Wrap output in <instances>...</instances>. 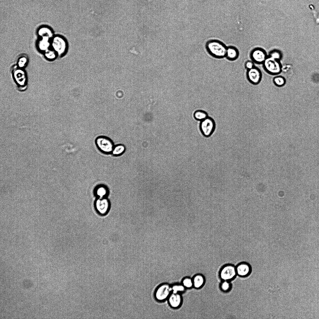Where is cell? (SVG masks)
<instances>
[{"label": "cell", "instance_id": "cell-1", "mask_svg": "<svg viewBox=\"0 0 319 319\" xmlns=\"http://www.w3.org/2000/svg\"><path fill=\"white\" fill-rule=\"evenodd\" d=\"M227 47L221 41L217 40H211L206 44V49L208 53L213 57L221 59L226 57Z\"/></svg>", "mask_w": 319, "mask_h": 319}, {"label": "cell", "instance_id": "cell-2", "mask_svg": "<svg viewBox=\"0 0 319 319\" xmlns=\"http://www.w3.org/2000/svg\"><path fill=\"white\" fill-rule=\"evenodd\" d=\"M69 47L67 40L62 36L54 35L51 39V47L56 52L58 56H64L68 51Z\"/></svg>", "mask_w": 319, "mask_h": 319}, {"label": "cell", "instance_id": "cell-3", "mask_svg": "<svg viewBox=\"0 0 319 319\" xmlns=\"http://www.w3.org/2000/svg\"><path fill=\"white\" fill-rule=\"evenodd\" d=\"M95 143L98 149L106 154L111 153L114 146L110 138L103 136L97 137L95 140Z\"/></svg>", "mask_w": 319, "mask_h": 319}, {"label": "cell", "instance_id": "cell-4", "mask_svg": "<svg viewBox=\"0 0 319 319\" xmlns=\"http://www.w3.org/2000/svg\"><path fill=\"white\" fill-rule=\"evenodd\" d=\"M216 127V124L214 119L208 117L200 121L199 129L202 135L205 137H208L212 134Z\"/></svg>", "mask_w": 319, "mask_h": 319}, {"label": "cell", "instance_id": "cell-5", "mask_svg": "<svg viewBox=\"0 0 319 319\" xmlns=\"http://www.w3.org/2000/svg\"><path fill=\"white\" fill-rule=\"evenodd\" d=\"M264 65L265 69L270 74H277L281 71V66L278 60L271 57L266 58Z\"/></svg>", "mask_w": 319, "mask_h": 319}, {"label": "cell", "instance_id": "cell-6", "mask_svg": "<svg viewBox=\"0 0 319 319\" xmlns=\"http://www.w3.org/2000/svg\"><path fill=\"white\" fill-rule=\"evenodd\" d=\"M219 274L223 280L229 281L234 279L237 274L236 268L231 264L225 265L221 269Z\"/></svg>", "mask_w": 319, "mask_h": 319}, {"label": "cell", "instance_id": "cell-7", "mask_svg": "<svg viewBox=\"0 0 319 319\" xmlns=\"http://www.w3.org/2000/svg\"><path fill=\"white\" fill-rule=\"evenodd\" d=\"M95 206L96 210L99 214L105 215L109 211L110 202L106 198H98L95 202Z\"/></svg>", "mask_w": 319, "mask_h": 319}, {"label": "cell", "instance_id": "cell-8", "mask_svg": "<svg viewBox=\"0 0 319 319\" xmlns=\"http://www.w3.org/2000/svg\"><path fill=\"white\" fill-rule=\"evenodd\" d=\"M246 76L248 80L253 84H258L261 81L262 74L260 70L254 67L247 70Z\"/></svg>", "mask_w": 319, "mask_h": 319}, {"label": "cell", "instance_id": "cell-9", "mask_svg": "<svg viewBox=\"0 0 319 319\" xmlns=\"http://www.w3.org/2000/svg\"><path fill=\"white\" fill-rule=\"evenodd\" d=\"M171 291L172 288L169 285L163 284L158 288L156 291L155 297L159 300H163L168 297Z\"/></svg>", "mask_w": 319, "mask_h": 319}, {"label": "cell", "instance_id": "cell-10", "mask_svg": "<svg viewBox=\"0 0 319 319\" xmlns=\"http://www.w3.org/2000/svg\"><path fill=\"white\" fill-rule=\"evenodd\" d=\"M250 56L254 62L259 64L264 63L266 59L265 52L259 48L253 50L250 53Z\"/></svg>", "mask_w": 319, "mask_h": 319}, {"label": "cell", "instance_id": "cell-11", "mask_svg": "<svg viewBox=\"0 0 319 319\" xmlns=\"http://www.w3.org/2000/svg\"><path fill=\"white\" fill-rule=\"evenodd\" d=\"M37 34L39 38L46 37L50 39L54 36L52 29L45 25L40 26L37 30Z\"/></svg>", "mask_w": 319, "mask_h": 319}, {"label": "cell", "instance_id": "cell-12", "mask_svg": "<svg viewBox=\"0 0 319 319\" xmlns=\"http://www.w3.org/2000/svg\"><path fill=\"white\" fill-rule=\"evenodd\" d=\"M237 274L241 277L248 275L251 271V268L249 264L242 263L236 267Z\"/></svg>", "mask_w": 319, "mask_h": 319}, {"label": "cell", "instance_id": "cell-13", "mask_svg": "<svg viewBox=\"0 0 319 319\" xmlns=\"http://www.w3.org/2000/svg\"><path fill=\"white\" fill-rule=\"evenodd\" d=\"M36 46L38 50L43 53L51 47V39L46 37L39 38Z\"/></svg>", "mask_w": 319, "mask_h": 319}, {"label": "cell", "instance_id": "cell-14", "mask_svg": "<svg viewBox=\"0 0 319 319\" xmlns=\"http://www.w3.org/2000/svg\"><path fill=\"white\" fill-rule=\"evenodd\" d=\"M239 55L238 50L233 46L227 47L226 57L229 60L234 61L237 59Z\"/></svg>", "mask_w": 319, "mask_h": 319}, {"label": "cell", "instance_id": "cell-15", "mask_svg": "<svg viewBox=\"0 0 319 319\" xmlns=\"http://www.w3.org/2000/svg\"><path fill=\"white\" fill-rule=\"evenodd\" d=\"M94 193L98 198H106L108 194L109 191L107 187L104 185H99L94 189Z\"/></svg>", "mask_w": 319, "mask_h": 319}, {"label": "cell", "instance_id": "cell-16", "mask_svg": "<svg viewBox=\"0 0 319 319\" xmlns=\"http://www.w3.org/2000/svg\"><path fill=\"white\" fill-rule=\"evenodd\" d=\"M169 301L172 307H176L180 305L181 302V298L179 294L177 293H173L169 297Z\"/></svg>", "mask_w": 319, "mask_h": 319}, {"label": "cell", "instance_id": "cell-17", "mask_svg": "<svg viewBox=\"0 0 319 319\" xmlns=\"http://www.w3.org/2000/svg\"><path fill=\"white\" fill-rule=\"evenodd\" d=\"M21 69V68L18 67V68L15 69V71L16 72H14V75L15 81L17 83L19 84H20L21 85L23 83L22 81L25 83L26 79L24 72H23V71Z\"/></svg>", "mask_w": 319, "mask_h": 319}, {"label": "cell", "instance_id": "cell-18", "mask_svg": "<svg viewBox=\"0 0 319 319\" xmlns=\"http://www.w3.org/2000/svg\"><path fill=\"white\" fill-rule=\"evenodd\" d=\"M193 281V286L195 288H198L203 286L205 282V279L202 275L198 274L194 277Z\"/></svg>", "mask_w": 319, "mask_h": 319}, {"label": "cell", "instance_id": "cell-19", "mask_svg": "<svg viewBox=\"0 0 319 319\" xmlns=\"http://www.w3.org/2000/svg\"><path fill=\"white\" fill-rule=\"evenodd\" d=\"M43 53L45 59L48 60H54L58 56L56 52L51 47Z\"/></svg>", "mask_w": 319, "mask_h": 319}, {"label": "cell", "instance_id": "cell-20", "mask_svg": "<svg viewBox=\"0 0 319 319\" xmlns=\"http://www.w3.org/2000/svg\"><path fill=\"white\" fill-rule=\"evenodd\" d=\"M125 146L122 144H118L114 146L112 154L115 156H118L121 155L125 151Z\"/></svg>", "mask_w": 319, "mask_h": 319}, {"label": "cell", "instance_id": "cell-21", "mask_svg": "<svg viewBox=\"0 0 319 319\" xmlns=\"http://www.w3.org/2000/svg\"><path fill=\"white\" fill-rule=\"evenodd\" d=\"M208 117L207 113L202 110H197L193 113V117L194 119L200 121L204 120Z\"/></svg>", "mask_w": 319, "mask_h": 319}, {"label": "cell", "instance_id": "cell-22", "mask_svg": "<svg viewBox=\"0 0 319 319\" xmlns=\"http://www.w3.org/2000/svg\"><path fill=\"white\" fill-rule=\"evenodd\" d=\"M28 60L27 56L25 55L21 56L17 60V66L21 68L24 67L27 63Z\"/></svg>", "mask_w": 319, "mask_h": 319}, {"label": "cell", "instance_id": "cell-23", "mask_svg": "<svg viewBox=\"0 0 319 319\" xmlns=\"http://www.w3.org/2000/svg\"><path fill=\"white\" fill-rule=\"evenodd\" d=\"M273 81L276 85L279 87L283 86L285 83V79L281 76H278L274 77Z\"/></svg>", "mask_w": 319, "mask_h": 319}, {"label": "cell", "instance_id": "cell-24", "mask_svg": "<svg viewBox=\"0 0 319 319\" xmlns=\"http://www.w3.org/2000/svg\"><path fill=\"white\" fill-rule=\"evenodd\" d=\"M231 288V284L228 281L223 280L220 284V288L223 292L229 291Z\"/></svg>", "mask_w": 319, "mask_h": 319}, {"label": "cell", "instance_id": "cell-25", "mask_svg": "<svg viewBox=\"0 0 319 319\" xmlns=\"http://www.w3.org/2000/svg\"><path fill=\"white\" fill-rule=\"evenodd\" d=\"M171 288L173 293H176L178 292H182L184 290V287L180 285H174Z\"/></svg>", "mask_w": 319, "mask_h": 319}, {"label": "cell", "instance_id": "cell-26", "mask_svg": "<svg viewBox=\"0 0 319 319\" xmlns=\"http://www.w3.org/2000/svg\"><path fill=\"white\" fill-rule=\"evenodd\" d=\"M183 283L184 287L188 288H190L193 285V280L189 278H186L184 279Z\"/></svg>", "mask_w": 319, "mask_h": 319}, {"label": "cell", "instance_id": "cell-27", "mask_svg": "<svg viewBox=\"0 0 319 319\" xmlns=\"http://www.w3.org/2000/svg\"><path fill=\"white\" fill-rule=\"evenodd\" d=\"M245 67L247 70H248L254 67V65L252 61L248 60L246 61L245 63Z\"/></svg>", "mask_w": 319, "mask_h": 319}, {"label": "cell", "instance_id": "cell-28", "mask_svg": "<svg viewBox=\"0 0 319 319\" xmlns=\"http://www.w3.org/2000/svg\"><path fill=\"white\" fill-rule=\"evenodd\" d=\"M270 57L276 60H278L280 58V55L279 52L277 51H274L272 52L271 54Z\"/></svg>", "mask_w": 319, "mask_h": 319}]
</instances>
